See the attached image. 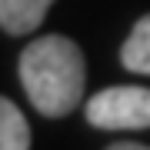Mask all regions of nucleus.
<instances>
[{
    "label": "nucleus",
    "mask_w": 150,
    "mask_h": 150,
    "mask_svg": "<svg viewBox=\"0 0 150 150\" xmlns=\"http://www.w3.org/2000/svg\"><path fill=\"white\" fill-rule=\"evenodd\" d=\"M107 150H150V147H144V144H130V140H123V144H113V147H107Z\"/></svg>",
    "instance_id": "6"
},
{
    "label": "nucleus",
    "mask_w": 150,
    "mask_h": 150,
    "mask_svg": "<svg viewBox=\"0 0 150 150\" xmlns=\"http://www.w3.org/2000/svg\"><path fill=\"white\" fill-rule=\"evenodd\" d=\"M87 120L100 130H147L150 87H107L87 103Z\"/></svg>",
    "instance_id": "2"
},
{
    "label": "nucleus",
    "mask_w": 150,
    "mask_h": 150,
    "mask_svg": "<svg viewBox=\"0 0 150 150\" xmlns=\"http://www.w3.org/2000/svg\"><path fill=\"white\" fill-rule=\"evenodd\" d=\"M87 67L70 37L47 33L20 54V83L43 117H64L83 97Z\"/></svg>",
    "instance_id": "1"
},
{
    "label": "nucleus",
    "mask_w": 150,
    "mask_h": 150,
    "mask_svg": "<svg viewBox=\"0 0 150 150\" xmlns=\"http://www.w3.org/2000/svg\"><path fill=\"white\" fill-rule=\"evenodd\" d=\"M120 64L134 74H150V13L144 20H137V27L130 30V37L120 47Z\"/></svg>",
    "instance_id": "4"
},
{
    "label": "nucleus",
    "mask_w": 150,
    "mask_h": 150,
    "mask_svg": "<svg viewBox=\"0 0 150 150\" xmlns=\"http://www.w3.org/2000/svg\"><path fill=\"white\" fill-rule=\"evenodd\" d=\"M50 4L54 0H0V27L13 37L30 33L33 27H40Z\"/></svg>",
    "instance_id": "3"
},
{
    "label": "nucleus",
    "mask_w": 150,
    "mask_h": 150,
    "mask_svg": "<svg viewBox=\"0 0 150 150\" xmlns=\"http://www.w3.org/2000/svg\"><path fill=\"white\" fill-rule=\"evenodd\" d=\"M0 150H30V127L13 100H0Z\"/></svg>",
    "instance_id": "5"
}]
</instances>
